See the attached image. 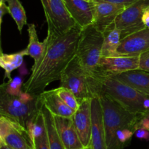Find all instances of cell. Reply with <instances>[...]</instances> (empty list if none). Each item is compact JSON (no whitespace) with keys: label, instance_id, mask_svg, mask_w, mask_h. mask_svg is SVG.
<instances>
[{"label":"cell","instance_id":"2","mask_svg":"<svg viewBox=\"0 0 149 149\" xmlns=\"http://www.w3.org/2000/svg\"><path fill=\"white\" fill-rule=\"evenodd\" d=\"M102 105L107 149H125L136 131L141 115L128 111L119 102L106 94L98 96Z\"/></svg>","mask_w":149,"mask_h":149},{"label":"cell","instance_id":"32","mask_svg":"<svg viewBox=\"0 0 149 149\" xmlns=\"http://www.w3.org/2000/svg\"><path fill=\"white\" fill-rule=\"evenodd\" d=\"M0 149H13V148H12L11 147H10V146L7 145V144H5L4 142L0 140Z\"/></svg>","mask_w":149,"mask_h":149},{"label":"cell","instance_id":"35","mask_svg":"<svg viewBox=\"0 0 149 149\" xmlns=\"http://www.w3.org/2000/svg\"><path fill=\"white\" fill-rule=\"evenodd\" d=\"M77 149H84V148H77Z\"/></svg>","mask_w":149,"mask_h":149},{"label":"cell","instance_id":"34","mask_svg":"<svg viewBox=\"0 0 149 149\" xmlns=\"http://www.w3.org/2000/svg\"><path fill=\"white\" fill-rule=\"evenodd\" d=\"M86 1H94V0H86Z\"/></svg>","mask_w":149,"mask_h":149},{"label":"cell","instance_id":"23","mask_svg":"<svg viewBox=\"0 0 149 149\" xmlns=\"http://www.w3.org/2000/svg\"><path fill=\"white\" fill-rule=\"evenodd\" d=\"M26 56L24 50L18 53L7 54L1 53L0 56V66L4 70V77L11 80V73L15 70L21 66L23 61V57Z\"/></svg>","mask_w":149,"mask_h":149},{"label":"cell","instance_id":"4","mask_svg":"<svg viewBox=\"0 0 149 149\" xmlns=\"http://www.w3.org/2000/svg\"><path fill=\"white\" fill-rule=\"evenodd\" d=\"M42 106L39 94L26 92L10 93L0 87V115H4L27 127Z\"/></svg>","mask_w":149,"mask_h":149},{"label":"cell","instance_id":"6","mask_svg":"<svg viewBox=\"0 0 149 149\" xmlns=\"http://www.w3.org/2000/svg\"><path fill=\"white\" fill-rule=\"evenodd\" d=\"M88 77L78 57L75 55L61 74V86L69 89L81 103L84 99H92Z\"/></svg>","mask_w":149,"mask_h":149},{"label":"cell","instance_id":"17","mask_svg":"<svg viewBox=\"0 0 149 149\" xmlns=\"http://www.w3.org/2000/svg\"><path fill=\"white\" fill-rule=\"evenodd\" d=\"M42 104L55 116L71 118L75 110L70 108L58 94L56 89L44 91L39 94Z\"/></svg>","mask_w":149,"mask_h":149},{"label":"cell","instance_id":"1","mask_svg":"<svg viewBox=\"0 0 149 149\" xmlns=\"http://www.w3.org/2000/svg\"><path fill=\"white\" fill-rule=\"evenodd\" d=\"M81 30V27L79 25L63 35H58L47 30L45 56L23 84L25 92L40 94L48 85L61 79L64 69L76 55Z\"/></svg>","mask_w":149,"mask_h":149},{"label":"cell","instance_id":"16","mask_svg":"<svg viewBox=\"0 0 149 149\" xmlns=\"http://www.w3.org/2000/svg\"><path fill=\"white\" fill-rule=\"evenodd\" d=\"M57 132L65 149L83 148L72 118L53 115Z\"/></svg>","mask_w":149,"mask_h":149},{"label":"cell","instance_id":"20","mask_svg":"<svg viewBox=\"0 0 149 149\" xmlns=\"http://www.w3.org/2000/svg\"><path fill=\"white\" fill-rule=\"evenodd\" d=\"M116 79L136 90L149 95V73L142 70H134L109 76Z\"/></svg>","mask_w":149,"mask_h":149},{"label":"cell","instance_id":"15","mask_svg":"<svg viewBox=\"0 0 149 149\" xmlns=\"http://www.w3.org/2000/svg\"><path fill=\"white\" fill-rule=\"evenodd\" d=\"M63 1L69 14L80 27L93 24L95 1L86 0H63Z\"/></svg>","mask_w":149,"mask_h":149},{"label":"cell","instance_id":"11","mask_svg":"<svg viewBox=\"0 0 149 149\" xmlns=\"http://www.w3.org/2000/svg\"><path fill=\"white\" fill-rule=\"evenodd\" d=\"M71 118L83 147H87L91 144V99L83 100Z\"/></svg>","mask_w":149,"mask_h":149},{"label":"cell","instance_id":"26","mask_svg":"<svg viewBox=\"0 0 149 149\" xmlns=\"http://www.w3.org/2000/svg\"><path fill=\"white\" fill-rule=\"evenodd\" d=\"M139 69L149 73V51L140 55Z\"/></svg>","mask_w":149,"mask_h":149},{"label":"cell","instance_id":"29","mask_svg":"<svg viewBox=\"0 0 149 149\" xmlns=\"http://www.w3.org/2000/svg\"><path fill=\"white\" fill-rule=\"evenodd\" d=\"M135 136L141 140H149V131L145 129H138L135 133Z\"/></svg>","mask_w":149,"mask_h":149},{"label":"cell","instance_id":"28","mask_svg":"<svg viewBox=\"0 0 149 149\" xmlns=\"http://www.w3.org/2000/svg\"><path fill=\"white\" fill-rule=\"evenodd\" d=\"M96 1H106V2L111 3L114 4H119V5H123L127 7L128 6L131 5L135 3L138 0H94Z\"/></svg>","mask_w":149,"mask_h":149},{"label":"cell","instance_id":"21","mask_svg":"<svg viewBox=\"0 0 149 149\" xmlns=\"http://www.w3.org/2000/svg\"><path fill=\"white\" fill-rule=\"evenodd\" d=\"M102 58L118 56L117 50L121 42V34L115 23L109 26L103 32Z\"/></svg>","mask_w":149,"mask_h":149},{"label":"cell","instance_id":"27","mask_svg":"<svg viewBox=\"0 0 149 149\" xmlns=\"http://www.w3.org/2000/svg\"><path fill=\"white\" fill-rule=\"evenodd\" d=\"M135 128L136 130L138 129H145L149 131V111L140 116Z\"/></svg>","mask_w":149,"mask_h":149},{"label":"cell","instance_id":"8","mask_svg":"<svg viewBox=\"0 0 149 149\" xmlns=\"http://www.w3.org/2000/svg\"><path fill=\"white\" fill-rule=\"evenodd\" d=\"M0 140L13 149H34L27 129L4 115H0Z\"/></svg>","mask_w":149,"mask_h":149},{"label":"cell","instance_id":"19","mask_svg":"<svg viewBox=\"0 0 149 149\" xmlns=\"http://www.w3.org/2000/svg\"><path fill=\"white\" fill-rule=\"evenodd\" d=\"M34 145V149H49L46 124L42 110L28 124L27 128Z\"/></svg>","mask_w":149,"mask_h":149},{"label":"cell","instance_id":"5","mask_svg":"<svg viewBox=\"0 0 149 149\" xmlns=\"http://www.w3.org/2000/svg\"><path fill=\"white\" fill-rule=\"evenodd\" d=\"M103 34L93 24L81 28L76 56L89 77L96 73L102 58Z\"/></svg>","mask_w":149,"mask_h":149},{"label":"cell","instance_id":"3","mask_svg":"<svg viewBox=\"0 0 149 149\" xmlns=\"http://www.w3.org/2000/svg\"><path fill=\"white\" fill-rule=\"evenodd\" d=\"M88 82L92 97L106 94L132 113L143 115L149 111V95L116 79L106 76L89 77Z\"/></svg>","mask_w":149,"mask_h":149},{"label":"cell","instance_id":"12","mask_svg":"<svg viewBox=\"0 0 149 149\" xmlns=\"http://www.w3.org/2000/svg\"><path fill=\"white\" fill-rule=\"evenodd\" d=\"M149 51V29L145 28L121 40L118 56H140Z\"/></svg>","mask_w":149,"mask_h":149},{"label":"cell","instance_id":"24","mask_svg":"<svg viewBox=\"0 0 149 149\" xmlns=\"http://www.w3.org/2000/svg\"><path fill=\"white\" fill-rule=\"evenodd\" d=\"M7 3L8 11L17 26V29L21 33L23 28L27 24V17L24 7L19 0H0V2Z\"/></svg>","mask_w":149,"mask_h":149},{"label":"cell","instance_id":"10","mask_svg":"<svg viewBox=\"0 0 149 149\" xmlns=\"http://www.w3.org/2000/svg\"><path fill=\"white\" fill-rule=\"evenodd\" d=\"M139 69V56H116L101 58L95 74L91 77H109Z\"/></svg>","mask_w":149,"mask_h":149},{"label":"cell","instance_id":"33","mask_svg":"<svg viewBox=\"0 0 149 149\" xmlns=\"http://www.w3.org/2000/svg\"><path fill=\"white\" fill-rule=\"evenodd\" d=\"M84 149H93V146L91 145V144H90L89 146H87V147L84 148Z\"/></svg>","mask_w":149,"mask_h":149},{"label":"cell","instance_id":"14","mask_svg":"<svg viewBox=\"0 0 149 149\" xmlns=\"http://www.w3.org/2000/svg\"><path fill=\"white\" fill-rule=\"evenodd\" d=\"M91 145L93 149H107L103 109L100 99L97 96L91 99Z\"/></svg>","mask_w":149,"mask_h":149},{"label":"cell","instance_id":"18","mask_svg":"<svg viewBox=\"0 0 149 149\" xmlns=\"http://www.w3.org/2000/svg\"><path fill=\"white\" fill-rule=\"evenodd\" d=\"M29 33V44L24 49L26 56H29L33 59L31 72H33L39 66L45 56L47 49V39L45 38L43 42H40L38 38L36 26L33 23L28 25Z\"/></svg>","mask_w":149,"mask_h":149},{"label":"cell","instance_id":"7","mask_svg":"<svg viewBox=\"0 0 149 149\" xmlns=\"http://www.w3.org/2000/svg\"><path fill=\"white\" fill-rule=\"evenodd\" d=\"M47 23V30L63 35L77 26L63 0H40Z\"/></svg>","mask_w":149,"mask_h":149},{"label":"cell","instance_id":"31","mask_svg":"<svg viewBox=\"0 0 149 149\" xmlns=\"http://www.w3.org/2000/svg\"><path fill=\"white\" fill-rule=\"evenodd\" d=\"M143 22L146 28L149 29V9L146 10L143 15Z\"/></svg>","mask_w":149,"mask_h":149},{"label":"cell","instance_id":"25","mask_svg":"<svg viewBox=\"0 0 149 149\" xmlns=\"http://www.w3.org/2000/svg\"><path fill=\"white\" fill-rule=\"evenodd\" d=\"M56 90L58 94L59 95L61 99L66 104V105H68L70 108L75 111L78 109L80 103L73 92H71L69 89L62 87V86L57 88Z\"/></svg>","mask_w":149,"mask_h":149},{"label":"cell","instance_id":"13","mask_svg":"<svg viewBox=\"0 0 149 149\" xmlns=\"http://www.w3.org/2000/svg\"><path fill=\"white\" fill-rule=\"evenodd\" d=\"M95 1V13L93 25L100 32L115 23L116 18L127 7L106 1Z\"/></svg>","mask_w":149,"mask_h":149},{"label":"cell","instance_id":"30","mask_svg":"<svg viewBox=\"0 0 149 149\" xmlns=\"http://www.w3.org/2000/svg\"><path fill=\"white\" fill-rule=\"evenodd\" d=\"M6 13H9L8 7L6 5V3L4 1L0 2V23H2V19L4 15Z\"/></svg>","mask_w":149,"mask_h":149},{"label":"cell","instance_id":"9","mask_svg":"<svg viewBox=\"0 0 149 149\" xmlns=\"http://www.w3.org/2000/svg\"><path fill=\"white\" fill-rule=\"evenodd\" d=\"M149 9V0H138L118 15L115 25L121 34V39L146 28L143 22L144 12Z\"/></svg>","mask_w":149,"mask_h":149},{"label":"cell","instance_id":"22","mask_svg":"<svg viewBox=\"0 0 149 149\" xmlns=\"http://www.w3.org/2000/svg\"><path fill=\"white\" fill-rule=\"evenodd\" d=\"M41 110L43 113L45 124H46L47 131L48 139H49V149H65V146L63 144L57 132L52 114L43 105L41 108Z\"/></svg>","mask_w":149,"mask_h":149}]
</instances>
